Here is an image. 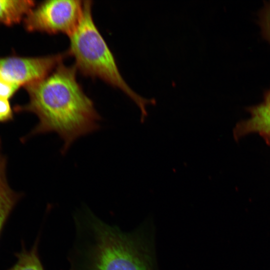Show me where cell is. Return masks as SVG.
<instances>
[{"label": "cell", "mask_w": 270, "mask_h": 270, "mask_svg": "<svg viewBox=\"0 0 270 270\" xmlns=\"http://www.w3.org/2000/svg\"><path fill=\"white\" fill-rule=\"evenodd\" d=\"M75 66L62 62L45 78L24 86L29 101L16 112L34 114L38 122L28 136L56 133L65 154L78 138L98 130L101 118L76 78Z\"/></svg>", "instance_id": "obj_1"}, {"label": "cell", "mask_w": 270, "mask_h": 270, "mask_svg": "<svg viewBox=\"0 0 270 270\" xmlns=\"http://www.w3.org/2000/svg\"><path fill=\"white\" fill-rule=\"evenodd\" d=\"M87 240L76 248L73 270H153L148 244L138 235L106 224L90 212Z\"/></svg>", "instance_id": "obj_2"}, {"label": "cell", "mask_w": 270, "mask_h": 270, "mask_svg": "<svg viewBox=\"0 0 270 270\" xmlns=\"http://www.w3.org/2000/svg\"><path fill=\"white\" fill-rule=\"evenodd\" d=\"M92 10V1H83L80 20L69 36L67 54L74 57L76 68L83 75L99 78L124 92L139 108L143 122L148 115L146 106L154 104L156 101L140 96L124 81L112 53L94 24Z\"/></svg>", "instance_id": "obj_3"}, {"label": "cell", "mask_w": 270, "mask_h": 270, "mask_svg": "<svg viewBox=\"0 0 270 270\" xmlns=\"http://www.w3.org/2000/svg\"><path fill=\"white\" fill-rule=\"evenodd\" d=\"M67 55L0 57V96L9 99L21 86L45 78Z\"/></svg>", "instance_id": "obj_4"}, {"label": "cell", "mask_w": 270, "mask_h": 270, "mask_svg": "<svg viewBox=\"0 0 270 270\" xmlns=\"http://www.w3.org/2000/svg\"><path fill=\"white\" fill-rule=\"evenodd\" d=\"M82 6L83 1L79 0L44 1L36 4L24 18V28L29 32L70 36L78 24Z\"/></svg>", "instance_id": "obj_5"}, {"label": "cell", "mask_w": 270, "mask_h": 270, "mask_svg": "<svg viewBox=\"0 0 270 270\" xmlns=\"http://www.w3.org/2000/svg\"><path fill=\"white\" fill-rule=\"evenodd\" d=\"M250 118L237 124L234 130L236 138L252 132H258L264 136H270V90L260 104L248 109Z\"/></svg>", "instance_id": "obj_6"}, {"label": "cell", "mask_w": 270, "mask_h": 270, "mask_svg": "<svg viewBox=\"0 0 270 270\" xmlns=\"http://www.w3.org/2000/svg\"><path fill=\"white\" fill-rule=\"evenodd\" d=\"M35 6L31 0H0V24L12 26L20 23Z\"/></svg>", "instance_id": "obj_7"}, {"label": "cell", "mask_w": 270, "mask_h": 270, "mask_svg": "<svg viewBox=\"0 0 270 270\" xmlns=\"http://www.w3.org/2000/svg\"><path fill=\"white\" fill-rule=\"evenodd\" d=\"M38 240L29 250L23 249L16 254L17 261L8 270H44L38 252Z\"/></svg>", "instance_id": "obj_8"}, {"label": "cell", "mask_w": 270, "mask_h": 270, "mask_svg": "<svg viewBox=\"0 0 270 270\" xmlns=\"http://www.w3.org/2000/svg\"><path fill=\"white\" fill-rule=\"evenodd\" d=\"M18 198L8 186L0 188V233Z\"/></svg>", "instance_id": "obj_9"}, {"label": "cell", "mask_w": 270, "mask_h": 270, "mask_svg": "<svg viewBox=\"0 0 270 270\" xmlns=\"http://www.w3.org/2000/svg\"><path fill=\"white\" fill-rule=\"evenodd\" d=\"M12 116L13 112L8 99L0 96V122L10 120Z\"/></svg>", "instance_id": "obj_10"}, {"label": "cell", "mask_w": 270, "mask_h": 270, "mask_svg": "<svg viewBox=\"0 0 270 270\" xmlns=\"http://www.w3.org/2000/svg\"><path fill=\"white\" fill-rule=\"evenodd\" d=\"M261 21L263 32L270 41V4H268L263 11Z\"/></svg>", "instance_id": "obj_11"}, {"label": "cell", "mask_w": 270, "mask_h": 270, "mask_svg": "<svg viewBox=\"0 0 270 270\" xmlns=\"http://www.w3.org/2000/svg\"><path fill=\"white\" fill-rule=\"evenodd\" d=\"M6 186L4 174V164L0 154V188Z\"/></svg>", "instance_id": "obj_12"}, {"label": "cell", "mask_w": 270, "mask_h": 270, "mask_svg": "<svg viewBox=\"0 0 270 270\" xmlns=\"http://www.w3.org/2000/svg\"><path fill=\"white\" fill-rule=\"evenodd\" d=\"M264 139L266 141L267 143L270 145V136H266Z\"/></svg>", "instance_id": "obj_13"}]
</instances>
